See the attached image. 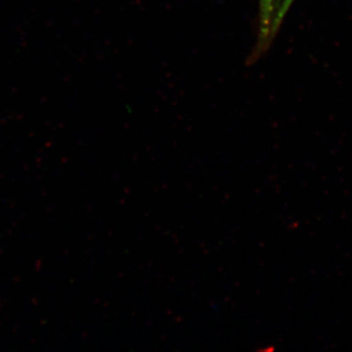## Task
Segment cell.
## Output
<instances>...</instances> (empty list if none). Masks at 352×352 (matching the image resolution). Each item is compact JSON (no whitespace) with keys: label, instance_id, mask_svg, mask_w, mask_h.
I'll return each instance as SVG.
<instances>
[{"label":"cell","instance_id":"obj_1","mask_svg":"<svg viewBox=\"0 0 352 352\" xmlns=\"http://www.w3.org/2000/svg\"><path fill=\"white\" fill-rule=\"evenodd\" d=\"M287 0H258V34L250 63L263 56L274 41L283 23Z\"/></svg>","mask_w":352,"mask_h":352},{"label":"cell","instance_id":"obj_2","mask_svg":"<svg viewBox=\"0 0 352 352\" xmlns=\"http://www.w3.org/2000/svg\"><path fill=\"white\" fill-rule=\"evenodd\" d=\"M294 2H295V0H287L286 4H285V14L289 12V8H291V6H293Z\"/></svg>","mask_w":352,"mask_h":352}]
</instances>
